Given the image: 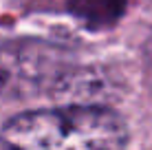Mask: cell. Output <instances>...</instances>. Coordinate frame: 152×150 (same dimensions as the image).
<instances>
[{
	"label": "cell",
	"mask_w": 152,
	"mask_h": 150,
	"mask_svg": "<svg viewBox=\"0 0 152 150\" xmlns=\"http://www.w3.org/2000/svg\"><path fill=\"white\" fill-rule=\"evenodd\" d=\"M126 143L124 119L102 104L38 108L0 130V150H124Z\"/></svg>",
	"instance_id": "obj_1"
},
{
	"label": "cell",
	"mask_w": 152,
	"mask_h": 150,
	"mask_svg": "<svg viewBox=\"0 0 152 150\" xmlns=\"http://www.w3.org/2000/svg\"><path fill=\"white\" fill-rule=\"evenodd\" d=\"M71 69L60 46L40 40L0 44V97L27 100L44 91L57 93Z\"/></svg>",
	"instance_id": "obj_2"
}]
</instances>
